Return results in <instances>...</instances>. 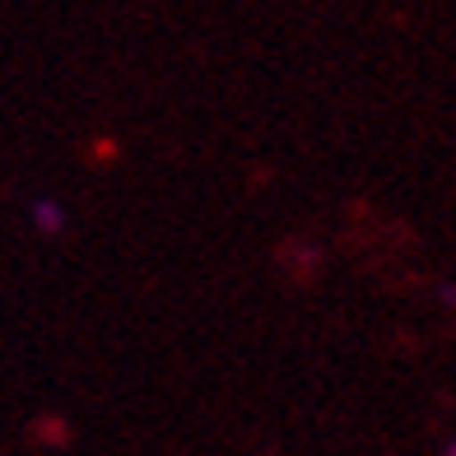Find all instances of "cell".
Listing matches in <instances>:
<instances>
[{
  "label": "cell",
  "instance_id": "cell-1",
  "mask_svg": "<svg viewBox=\"0 0 456 456\" xmlns=\"http://www.w3.org/2000/svg\"><path fill=\"white\" fill-rule=\"evenodd\" d=\"M33 224L43 228V233H61V228H66V215H61L56 200H37L33 205Z\"/></svg>",
  "mask_w": 456,
  "mask_h": 456
}]
</instances>
